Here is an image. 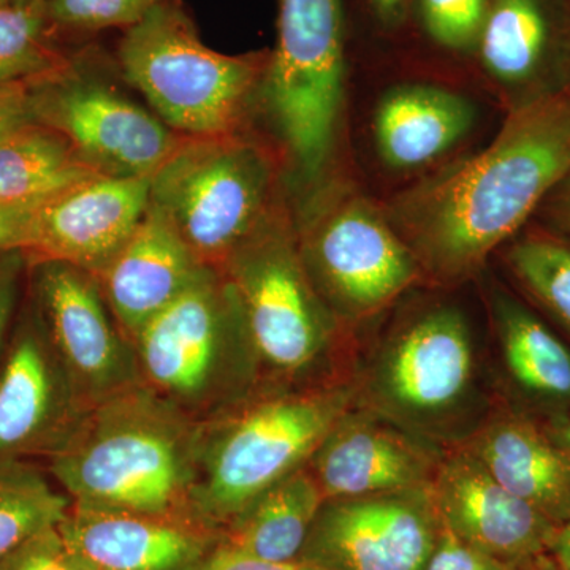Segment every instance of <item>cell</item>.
Instances as JSON below:
<instances>
[{"instance_id": "cell-1", "label": "cell", "mask_w": 570, "mask_h": 570, "mask_svg": "<svg viewBox=\"0 0 570 570\" xmlns=\"http://www.w3.org/2000/svg\"><path fill=\"white\" fill-rule=\"evenodd\" d=\"M570 174V85L510 108L482 151L396 195L385 214L423 277L456 285L527 227Z\"/></svg>"}, {"instance_id": "cell-2", "label": "cell", "mask_w": 570, "mask_h": 570, "mask_svg": "<svg viewBox=\"0 0 570 570\" xmlns=\"http://www.w3.org/2000/svg\"><path fill=\"white\" fill-rule=\"evenodd\" d=\"M202 430L137 385L89 409L48 472L73 504L202 523L194 510Z\"/></svg>"}, {"instance_id": "cell-3", "label": "cell", "mask_w": 570, "mask_h": 570, "mask_svg": "<svg viewBox=\"0 0 570 570\" xmlns=\"http://www.w3.org/2000/svg\"><path fill=\"white\" fill-rule=\"evenodd\" d=\"M358 403L355 379L265 387L205 423L194 510L225 527L269 487L305 468L328 431Z\"/></svg>"}, {"instance_id": "cell-4", "label": "cell", "mask_w": 570, "mask_h": 570, "mask_svg": "<svg viewBox=\"0 0 570 570\" xmlns=\"http://www.w3.org/2000/svg\"><path fill=\"white\" fill-rule=\"evenodd\" d=\"M132 344L141 384L200 425L265 389L242 307L219 268L205 266Z\"/></svg>"}, {"instance_id": "cell-5", "label": "cell", "mask_w": 570, "mask_h": 570, "mask_svg": "<svg viewBox=\"0 0 570 570\" xmlns=\"http://www.w3.org/2000/svg\"><path fill=\"white\" fill-rule=\"evenodd\" d=\"M268 58L206 47L176 0L127 29L118 50L124 80L183 138L242 134L262 96Z\"/></svg>"}, {"instance_id": "cell-6", "label": "cell", "mask_w": 570, "mask_h": 570, "mask_svg": "<svg viewBox=\"0 0 570 570\" xmlns=\"http://www.w3.org/2000/svg\"><path fill=\"white\" fill-rule=\"evenodd\" d=\"M245 316L265 387H302L335 351L341 324L317 294L291 214L277 204L219 266Z\"/></svg>"}, {"instance_id": "cell-7", "label": "cell", "mask_w": 570, "mask_h": 570, "mask_svg": "<svg viewBox=\"0 0 570 570\" xmlns=\"http://www.w3.org/2000/svg\"><path fill=\"white\" fill-rule=\"evenodd\" d=\"M149 202L202 264L219 268L279 204L277 164L243 132L183 138L149 178Z\"/></svg>"}, {"instance_id": "cell-8", "label": "cell", "mask_w": 570, "mask_h": 570, "mask_svg": "<svg viewBox=\"0 0 570 570\" xmlns=\"http://www.w3.org/2000/svg\"><path fill=\"white\" fill-rule=\"evenodd\" d=\"M262 97L296 179L318 186L343 111V0H279Z\"/></svg>"}, {"instance_id": "cell-9", "label": "cell", "mask_w": 570, "mask_h": 570, "mask_svg": "<svg viewBox=\"0 0 570 570\" xmlns=\"http://www.w3.org/2000/svg\"><path fill=\"white\" fill-rule=\"evenodd\" d=\"M358 404L444 442L475 396L478 354L466 317L436 305L397 322L356 377Z\"/></svg>"}, {"instance_id": "cell-10", "label": "cell", "mask_w": 570, "mask_h": 570, "mask_svg": "<svg viewBox=\"0 0 570 570\" xmlns=\"http://www.w3.org/2000/svg\"><path fill=\"white\" fill-rule=\"evenodd\" d=\"M296 236L307 276L340 324L376 316L425 281L385 209L355 190L314 194Z\"/></svg>"}, {"instance_id": "cell-11", "label": "cell", "mask_w": 570, "mask_h": 570, "mask_svg": "<svg viewBox=\"0 0 570 570\" xmlns=\"http://www.w3.org/2000/svg\"><path fill=\"white\" fill-rule=\"evenodd\" d=\"M89 62L67 56L58 69L28 81L33 118L61 134L97 175L151 178L183 137Z\"/></svg>"}, {"instance_id": "cell-12", "label": "cell", "mask_w": 570, "mask_h": 570, "mask_svg": "<svg viewBox=\"0 0 570 570\" xmlns=\"http://www.w3.org/2000/svg\"><path fill=\"white\" fill-rule=\"evenodd\" d=\"M28 296L86 407L141 385L134 344L116 324L96 276L31 257Z\"/></svg>"}, {"instance_id": "cell-13", "label": "cell", "mask_w": 570, "mask_h": 570, "mask_svg": "<svg viewBox=\"0 0 570 570\" xmlns=\"http://www.w3.org/2000/svg\"><path fill=\"white\" fill-rule=\"evenodd\" d=\"M441 532L430 489L325 499L298 562L317 570H425Z\"/></svg>"}, {"instance_id": "cell-14", "label": "cell", "mask_w": 570, "mask_h": 570, "mask_svg": "<svg viewBox=\"0 0 570 570\" xmlns=\"http://www.w3.org/2000/svg\"><path fill=\"white\" fill-rule=\"evenodd\" d=\"M88 411L26 291L0 358V460L50 459Z\"/></svg>"}, {"instance_id": "cell-15", "label": "cell", "mask_w": 570, "mask_h": 570, "mask_svg": "<svg viewBox=\"0 0 570 570\" xmlns=\"http://www.w3.org/2000/svg\"><path fill=\"white\" fill-rule=\"evenodd\" d=\"M445 449L355 404L307 461L325 499L430 489Z\"/></svg>"}, {"instance_id": "cell-16", "label": "cell", "mask_w": 570, "mask_h": 570, "mask_svg": "<svg viewBox=\"0 0 570 570\" xmlns=\"http://www.w3.org/2000/svg\"><path fill=\"white\" fill-rule=\"evenodd\" d=\"M442 528L510 564L550 557L560 528L505 490L463 445L445 449L430 487Z\"/></svg>"}, {"instance_id": "cell-17", "label": "cell", "mask_w": 570, "mask_h": 570, "mask_svg": "<svg viewBox=\"0 0 570 570\" xmlns=\"http://www.w3.org/2000/svg\"><path fill=\"white\" fill-rule=\"evenodd\" d=\"M149 206V178L96 176L41 205L29 255L99 277L121 253Z\"/></svg>"}, {"instance_id": "cell-18", "label": "cell", "mask_w": 570, "mask_h": 570, "mask_svg": "<svg viewBox=\"0 0 570 570\" xmlns=\"http://www.w3.org/2000/svg\"><path fill=\"white\" fill-rule=\"evenodd\" d=\"M513 107L570 85V0H490L478 45Z\"/></svg>"}, {"instance_id": "cell-19", "label": "cell", "mask_w": 570, "mask_h": 570, "mask_svg": "<svg viewBox=\"0 0 570 570\" xmlns=\"http://www.w3.org/2000/svg\"><path fill=\"white\" fill-rule=\"evenodd\" d=\"M455 444L463 445L510 493L561 528L570 520V459L542 420L501 404Z\"/></svg>"}, {"instance_id": "cell-20", "label": "cell", "mask_w": 570, "mask_h": 570, "mask_svg": "<svg viewBox=\"0 0 570 570\" xmlns=\"http://www.w3.org/2000/svg\"><path fill=\"white\" fill-rule=\"evenodd\" d=\"M205 524L73 504L62 538L94 570H190L208 553Z\"/></svg>"}, {"instance_id": "cell-21", "label": "cell", "mask_w": 570, "mask_h": 570, "mask_svg": "<svg viewBox=\"0 0 570 570\" xmlns=\"http://www.w3.org/2000/svg\"><path fill=\"white\" fill-rule=\"evenodd\" d=\"M206 265L149 202L137 230L99 279L116 324L129 337L193 284Z\"/></svg>"}, {"instance_id": "cell-22", "label": "cell", "mask_w": 570, "mask_h": 570, "mask_svg": "<svg viewBox=\"0 0 570 570\" xmlns=\"http://www.w3.org/2000/svg\"><path fill=\"white\" fill-rule=\"evenodd\" d=\"M489 305L502 367L519 407L542 420L569 412V344L498 285H491Z\"/></svg>"}, {"instance_id": "cell-23", "label": "cell", "mask_w": 570, "mask_h": 570, "mask_svg": "<svg viewBox=\"0 0 570 570\" xmlns=\"http://www.w3.org/2000/svg\"><path fill=\"white\" fill-rule=\"evenodd\" d=\"M475 110L466 97L428 85L385 94L374 116V137L384 163L397 170L425 167L471 130Z\"/></svg>"}, {"instance_id": "cell-24", "label": "cell", "mask_w": 570, "mask_h": 570, "mask_svg": "<svg viewBox=\"0 0 570 570\" xmlns=\"http://www.w3.org/2000/svg\"><path fill=\"white\" fill-rule=\"evenodd\" d=\"M325 497L307 466L269 487L225 524L224 546L255 560L299 561Z\"/></svg>"}, {"instance_id": "cell-25", "label": "cell", "mask_w": 570, "mask_h": 570, "mask_svg": "<svg viewBox=\"0 0 570 570\" xmlns=\"http://www.w3.org/2000/svg\"><path fill=\"white\" fill-rule=\"evenodd\" d=\"M96 176L70 142L43 124H29L0 140V202H47Z\"/></svg>"}, {"instance_id": "cell-26", "label": "cell", "mask_w": 570, "mask_h": 570, "mask_svg": "<svg viewBox=\"0 0 570 570\" xmlns=\"http://www.w3.org/2000/svg\"><path fill=\"white\" fill-rule=\"evenodd\" d=\"M504 262L528 299L570 336V236L531 225L504 246Z\"/></svg>"}, {"instance_id": "cell-27", "label": "cell", "mask_w": 570, "mask_h": 570, "mask_svg": "<svg viewBox=\"0 0 570 570\" xmlns=\"http://www.w3.org/2000/svg\"><path fill=\"white\" fill-rule=\"evenodd\" d=\"M71 499L28 460H0V561L33 535L59 527Z\"/></svg>"}, {"instance_id": "cell-28", "label": "cell", "mask_w": 570, "mask_h": 570, "mask_svg": "<svg viewBox=\"0 0 570 570\" xmlns=\"http://www.w3.org/2000/svg\"><path fill=\"white\" fill-rule=\"evenodd\" d=\"M45 0H10L0 7V86L43 77L66 62Z\"/></svg>"}, {"instance_id": "cell-29", "label": "cell", "mask_w": 570, "mask_h": 570, "mask_svg": "<svg viewBox=\"0 0 570 570\" xmlns=\"http://www.w3.org/2000/svg\"><path fill=\"white\" fill-rule=\"evenodd\" d=\"M168 0H47L52 32L130 29Z\"/></svg>"}, {"instance_id": "cell-30", "label": "cell", "mask_w": 570, "mask_h": 570, "mask_svg": "<svg viewBox=\"0 0 570 570\" xmlns=\"http://www.w3.org/2000/svg\"><path fill=\"white\" fill-rule=\"evenodd\" d=\"M431 40L452 51L475 48L490 0H417Z\"/></svg>"}, {"instance_id": "cell-31", "label": "cell", "mask_w": 570, "mask_h": 570, "mask_svg": "<svg viewBox=\"0 0 570 570\" xmlns=\"http://www.w3.org/2000/svg\"><path fill=\"white\" fill-rule=\"evenodd\" d=\"M0 570H94L66 539L59 527L33 535L0 561Z\"/></svg>"}, {"instance_id": "cell-32", "label": "cell", "mask_w": 570, "mask_h": 570, "mask_svg": "<svg viewBox=\"0 0 570 570\" xmlns=\"http://www.w3.org/2000/svg\"><path fill=\"white\" fill-rule=\"evenodd\" d=\"M31 255L26 250L0 254V358L13 332L28 291Z\"/></svg>"}, {"instance_id": "cell-33", "label": "cell", "mask_w": 570, "mask_h": 570, "mask_svg": "<svg viewBox=\"0 0 570 570\" xmlns=\"http://www.w3.org/2000/svg\"><path fill=\"white\" fill-rule=\"evenodd\" d=\"M534 562V561H532ZM528 564H510L472 549L442 528L425 570H530Z\"/></svg>"}, {"instance_id": "cell-34", "label": "cell", "mask_w": 570, "mask_h": 570, "mask_svg": "<svg viewBox=\"0 0 570 570\" xmlns=\"http://www.w3.org/2000/svg\"><path fill=\"white\" fill-rule=\"evenodd\" d=\"M43 204L45 202H36V204L0 202V254L18 249L29 253L33 225Z\"/></svg>"}, {"instance_id": "cell-35", "label": "cell", "mask_w": 570, "mask_h": 570, "mask_svg": "<svg viewBox=\"0 0 570 570\" xmlns=\"http://www.w3.org/2000/svg\"><path fill=\"white\" fill-rule=\"evenodd\" d=\"M32 122L37 121L28 81L0 86V140Z\"/></svg>"}, {"instance_id": "cell-36", "label": "cell", "mask_w": 570, "mask_h": 570, "mask_svg": "<svg viewBox=\"0 0 570 570\" xmlns=\"http://www.w3.org/2000/svg\"><path fill=\"white\" fill-rule=\"evenodd\" d=\"M190 570H316L303 562H294V564H275V562H266L255 560V558L246 557L239 551L228 549L224 543H219L214 550L202 558L197 564Z\"/></svg>"}, {"instance_id": "cell-37", "label": "cell", "mask_w": 570, "mask_h": 570, "mask_svg": "<svg viewBox=\"0 0 570 570\" xmlns=\"http://www.w3.org/2000/svg\"><path fill=\"white\" fill-rule=\"evenodd\" d=\"M539 213L547 219V227L570 236V174L558 183V186L547 195Z\"/></svg>"}, {"instance_id": "cell-38", "label": "cell", "mask_w": 570, "mask_h": 570, "mask_svg": "<svg viewBox=\"0 0 570 570\" xmlns=\"http://www.w3.org/2000/svg\"><path fill=\"white\" fill-rule=\"evenodd\" d=\"M412 0H370L377 21L385 28H397L406 18Z\"/></svg>"}, {"instance_id": "cell-39", "label": "cell", "mask_w": 570, "mask_h": 570, "mask_svg": "<svg viewBox=\"0 0 570 570\" xmlns=\"http://www.w3.org/2000/svg\"><path fill=\"white\" fill-rule=\"evenodd\" d=\"M542 423L546 430L549 431L551 439L560 445L562 452L570 459V411L557 415V417L542 420Z\"/></svg>"}, {"instance_id": "cell-40", "label": "cell", "mask_w": 570, "mask_h": 570, "mask_svg": "<svg viewBox=\"0 0 570 570\" xmlns=\"http://www.w3.org/2000/svg\"><path fill=\"white\" fill-rule=\"evenodd\" d=\"M551 557L557 562L558 569L570 570V520L558 531Z\"/></svg>"}, {"instance_id": "cell-41", "label": "cell", "mask_w": 570, "mask_h": 570, "mask_svg": "<svg viewBox=\"0 0 570 570\" xmlns=\"http://www.w3.org/2000/svg\"><path fill=\"white\" fill-rule=\"evenodd\" d=\"M530 570H560L553 557L540 558V560L531 562Z\"/></svg>"}, {"instance_id": "cell-42", "label": "cell", "mask_w": 570, "mask_h": 570, "mask_svg": "<svg viewBox=\"0 0 570 570\" xmlns=\"http://www.w3.org/2000/svg\"><path fill=\"white\" fill-rule=\"evenodd\" d=\"M10 0H0V7L6 6V3H9Z\"/></svg>"}, {"instance_id": "cell-43", "label": "cell", "mask_w": 570, "mask_h": 570, "mask_svg": "<svg viewBox=\"0 0 570 570\" xmlns=\"http://www.w3.org/2000/svg\"><path fill=\"white\" fill-rule=\"evenodd\" d=\"M45 2H47V0H45Z\"/></svg>"}, {"instance_id": "cell-44", "label": "cell", "mask_w": 570, "mask_h": 570, "mask_svg": "<svg viewBox=\"0 0 570 570\" xmlns=\"http://www.w3.org/2000/svg\"><path fill=\"white\" fill-rule=\"evenodd\" d=\"M309 568H311V566H309ZM316 570H317V569H316Z\"/></svg>"}]
</instances>
